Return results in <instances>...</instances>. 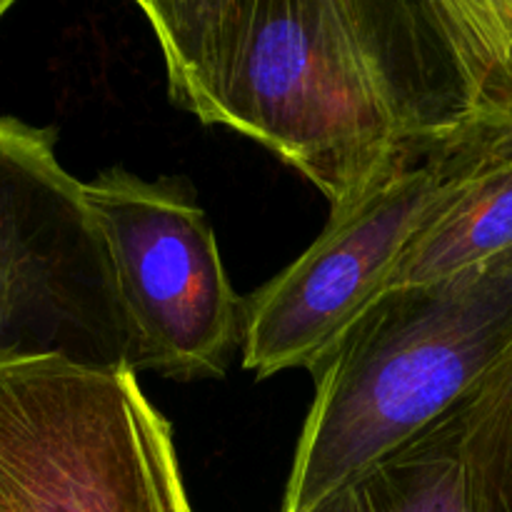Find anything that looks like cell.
I'll use <instances>...</instances> for the list:
<instances>
[{
  "instance_id": "cell-5",
  "label": "cell",
  "mask_w": 512,
  "mask_h": 512,
  "mask_svg": "<svg viewBox=\"0 0 512 512\" xmlns=\"http://www.w3.org/2000/svg\"><path fill=\"white\" fill-rule=\"evenodd\" d=\"M512 115L465 128L380 180L283 273L243 300V365L258 378L310 368L385 288L428 210L503 143Z\"/></svg>"
},
{
  "instance_id": "cell-1",
  "label": "cell",
  "mask_w": 512,
  "mask_h": 512,
  "mask_svg": "<svg viewBox=\"0 0 512 512\" xmlns=\"http://www.w3.org/2000/svg\"><path fill=\"white\" fill-rule=\"evenodd\" d=\"M170 98L258 140L350 213L473 123L512 115V0H140Z\"/></svg>"
},
{
  "instance_id": "cell-10",
  "label": "cell",
  "mask_w": 512,
  "mask_h": 512,
  "mask_svg": "<svg viewBox=\"0 0 512 512\" xmlns=\"http://www.w3.org/2000/svg\"><path fill=\"white\" fill-rule=\"evenodd\" d=\"M10 5H13V3H10V0H0V18H3V15L8 13Z\"/></svg>"
},
{
  "instance_id": "cell-3",
  "label": "cell",
  "mask_w": 512,
  "mask_h": 512,
  "mask_svg": "<svg viewBox=\"0 0 512 512\" xmlns=\"http://www.w3.org/2000/svg\"><path fill=\"white\" fill-rule=\"evenodd\" d=\"M0 512H193L138 375L3 360Z\"/></svg>"
},
{
  "instance_id": "cell-4",
  "label": "cell",
  "mask_w": 512,
  "mask_h": 512,
  "mask_svg": "<svg viewBox=\"0 0 512 512\" xmlns=\"http://www.w3.org/2000/svg\"><path fill=\"white\" fill-rule=\"evenodd\" d=\"M140 373L108 245L55 133L0 118V363Z\"/></svg>"
},
{
  "instance_id": "cell-2",
  "label": "cell",
  "mask_w": 512,
  "mask_h": 512,
  "mask_svg": "<svg viewBox=\"0 0 512 512\" xmlns=\"http://www.w3.org/2000/svg\"><path fill=\"white\" fill-rule=\"evenodd\" d=\"M512 355V250L370 300L315 358L283 512L400 448Z\"/></svg>"
},
{
  "instance_id": "cell-6",
  "label": "cell",
  "mask_w": 512,
  "mask_h": 512,
  "mask_svg": "<svg viewBox=\"0 0 512 512\" xmlns=\"http://www.w3.org/2000/svg\"><path fill=\"white\" fill-rule=\"evenodd\" d=\"M83 193L108 245L140 370L173 380L223 375L243 343V298L193 190L108 168Z\"/></svg>"
},
{
  "instance_id": "cell-9",
  "label": "cell",
  "mask_w": 512,
  "mask_h": 512,
  "mask_svg": "<svg viewBox=\"0 0 512 512\" xmlns=\"http://www.w3.org/2000/svg\"><path fill=\"white\" fill-rule=\"evenodd\" d=\"M485 478L493 512H512V380L488 435Z\"/></svg>"
},
{
  "instance_id": "cell-7",
  "label": "cell",
  "mask_w": 512,
  "mask_h": 512,
  "mask_svg": "<svg viewBox=\"0 0 512 512\" xmlns=\"http://www.w3.org/2000/svg\"><path fill=\"white\" fill-rule=\"evenodd\" d=\"M512 355L448 413L300 512H493L485 448Z\"/></svg>"
},
{
  "instance_id": "cell-8",
  "label": "cell",
  "mask_w": 512,
  "mask_h": 512,
  "mask_svg": "<svg viewBox=\"0 0 512 512\" xmlns=\"http://www.w3.org/2000/svg\"><path fill=\"white\" fill-rule=\"evenodd\" d=\"M505 250H512V130L428 210L383 290L448 278Z\"/></svg>"
}]
</instances>
